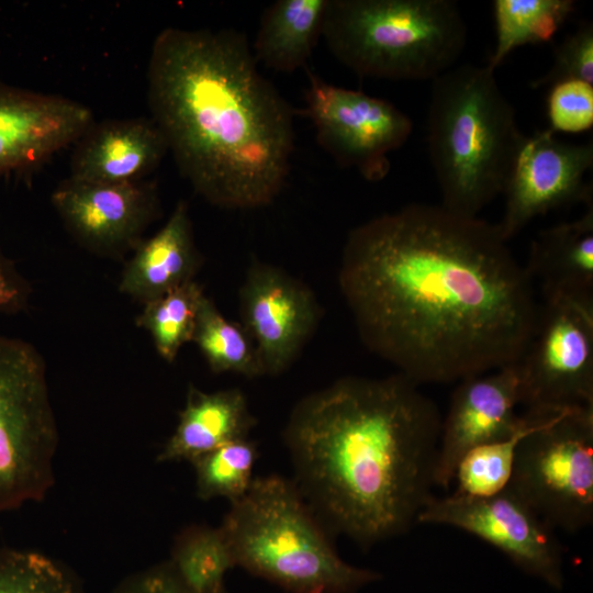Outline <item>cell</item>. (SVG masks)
I'll use <instances>...</instances> for the list:
<instances>
[{
    "label": "cell",
    "instance_id": "6da1fadb",
    "mask_svg": "<svg viewBox=\"0 0 593 593\" xmlns=\"http://www.w3.org/2000/svg\"><path fill=\"white\" fill-rule=\"evenodd\" d=\"M338 282L363 345L418 385L515 363L539 310L496 224L440 204L354 227Z\"/></svg>",
    "mask_w": 593,
    "mask_h": 593
},
{
    "label": "cell",
    "instance_id": "7a4b0ae2",
    "mask_svg": "<svg viewBox=\"0 0 593 593\" xmlns=\"http://www.w3.org/2000/svg\"><path fill=\"white\" fill-rule=\"evenodd\" d=\"M418 387L348 376L292 409L293 482L331 534L368 548L409 532L434 496L443 417Z\"/></svg>",
    "mask_w": 593,
    "mask_h": 593
},
{
    "label": "cell",
    "instance_id": "3957f363",
    "mask_svg": "<svg viewBox=\"0 0 593 593\" xmlns=\"http://www.w3.org/2000/svg\"><path fill=\"white\" fill-rule=\"evenodd\" d=\"M147 100L179 171L209 203L251 210L278 197L294 150L293 111L259 72L244 34L161 30Z\"/></svg>",
    "mask_w": 593,
    "mask_h": 593
},
{
    "label": "cell",
    "instance_id": "277c9868",
    "mask_svg": "<svg viewBox=\"0 0 593 593\" xmlns=\"http://www.w3.org/2000/svg\"><path fill=\"white\" fill-rule=\"evenodd\" d=\"M525 136L490 66L456 65L433 79L426 139L440 205L478 216L503 193Z\"/></svg>",
    "mask_w": 593,
    "mask_h": 593
},
{
    "label": "cell",
    "instance_id": "5b68a950",
    "mask_svg": "<svg viewBox=\"0 0 593 593\" xmlns=\"http://www.w3.org/2000/svg\"><path fill=\"white\" fill-rule=\"evenodd\" d=\"M221 527L236 566L289 593H356L381 578L343 560L295 483L277 474L254 478Z\"/></svg>",
    "mask_w": 593,
    "mask_h": 593
},
{
    "label": "cell",
    "instance_id": "8992f818",
    "mask_svg": "<svg viewBox=\"0 0 593 593\" xmlns=\"http://www.w3.org/2000/svg\"><path fill=\"white\" fill-rule=\"evenodd\" d=\"M323 36L359 77L432 81L457 65L468 29L452 0H328Z\"/></svg>",
    "mask_w": 593,
    "mask_h": 593
},
{
    "label": "cell",
    "instance_id": "52a82bcc",
    "mask_svg": "<svg viewBox=\"0 0 593 593\" xmlns=\"http://www.w3.org/2000/svg\"><path fill=\"white\" fill-rule=\"evenodd\" d=\"M57 446L43 356L24 339L0 335V512L46 495Z\"/></svg>",
    "mask_w": 593,
    "mask_h": 593
},
{
    "label": "cell",
    "instance_id": "ba28073f",
    "mask_svg": "<svg viewBox=\"0 0 593 593\" xmlns=\"http://www.w3.org/2000/svg\"><path fill=\"white\" fill-rule=\"evenodd\" d=\"M507 488L555 530L593 522V407L561 413L526 435Z\"/></svg>",
    "mask_w": 593,
    "mask_h": 593
},
{
    "label": "cell",
    "instance_id": "9c48e42d",
    "mask_svg": "<svg viewBox=\"0 0 593 593\" xmlns=\"http://www.w3.org/2000/svg\"><path fill=\"white\" fill-rule=\"evenodd\" d=\"M515 363L525 413L549 417L593 407V306L542 300Z\"/></svg>",
    "mask_w": 593,
    "mask_h": 593
},
{
    "label": "cell",
    "instance_id": "30bf717a",
    "mask_svg": "<svg viewBox=\"0 0 593 593\" xmlns=\"http://www.w3.org/2000/svg\"><path fill=\"white\" fill-rule=\"evenodd\" d=\"M307 78L302 114L315 127L317 143L367 181L384 179L391 168L389 154L413 131L411 118L384 99L337 87L312 70Z\"/></svg>",
    "mask_w": 593,
    "mask_h": 593
},
{
    "label": "cell",
    "instance_id": "8fae6325",
    "mask_svg": "<svg viewBox=\"0 0 593 593\" xmlns=\"http://www.w3.org/2000/svg\"><path fill=\"white\" fill-rule=\"evenodd\" d=\"M417 524L462 529L503 552L516 567L556 590L563 586L562 546L549 526L507 486L486 497L433 496Z\"/></svg>",
    "mask_w": 593,
    "mask_h": 593
},
{
    "label": "cell",
    "instance_id": "7c38bea8",
    "mask_svg": "<svg viewBox=\"0 0 593 593\" xmlns=\"http://www.w3.org/2000/svg\"><path fill=\"white\" fill-rule=\"evenodd\" d=\"M592 166V142H563L549 127L525 136L503 190L505 208L496 224L502 237L508 242L534 219L592 200L585 182Z\"/></svg>",
    "mask_w": 593,
    "mask_h": 593
},
{
    "label": "cell",
    "instance_id": "4fadbf2b",
    "mask_svg": "<svg viewBox=\"0 0 593 593\" xmlns=\"http://www.w3.org/2000/svg\"><path fill=\"white\" fill-rule=\"evenodd\" d=\"M238 300L240 325L256 347L264 376L284 372L320 322L314 292L283 269L254 258Z\"/></svg>",
    "mask_w": 593,
    "mask_h": 593
},
{
    "label": "cell",
    "instance_id": "5bb4252c",
    "mask_svg": "<svg viewBox=\"0 0 593 593\" xmlns=\"http://www.w3.org/2000/svg\"><path fill=\"white\" fill-rule=\"evenodd\" d=\"M51 200L79 244L114 258L133 251L160 213L157 187L146 180L104 184L68 178L55 189Z\"/></svg>",
    "mask_w": 593,
    "mask_h": 593
},
{
    "label": "cell",
    "instance_id": "9a60e30c",
    "mask_svg": "<svg viewBox=\"0 0 593 593\" xmlns=\"http://www.w3.org/2000/svg\"><path fill=\"white\" fill-rule=\"evenodd\" d=\"M521 405L516 363L467 377L455 389L443 418L435 468V485L452 483L456 467L471 448L512 436L529 419Z\"/></svg>",
    "mask_w": 593,
    "mask_h": 593
},
{
    "label": "cell",
    "instance_id": "2e32d148",
    "mask_svg": "<svg viewBox=\"0 0 593 593\" xmlns=\"http://www.w3.org/2000/svg\"><path fill=\"white\" fill-rule=\"evenodd\" d=\"M93 123L92 111L80 102L0 82V174L43 163Z\"/></svg>",
    "mask_w": 593,
    "mask_h": 593
},
{
    "label": "cell",
    "instance_id": "e0dca14e",
    "mask_svg": "<svg viewBox=\"0 0 593 593\" xmlns=\"http://www.w3.org/2000/svg\"><path fill=\"white\" fill-rule=\"evenodd\" d=\"M69 178L88 183H131L145 180L168 153L152 119L93 123L75 143Z\"/></svg>",
    "mask_w": 593,
    "mask_h": 593
},
{
    "label": "cell",
    "instance_id": "ac0fdd59",
    "mask_svg": "<svg viewBox=\"0 0 593 593\" xmlns=\"http://www.w3.org/2000/svg\"><path fill=\"white\" fill-rule=\"evenodd\" d=\"M201 265L189 206L181 200L165 225L133 250L121 275L119 290L145 305L194 280Z\"/></svg>",
    "mask_w": 593,
    "mask_h": 593
},
{
    "label": "cell",
    "instance_id": "d6986e66",
    "mask_svg": "<svg viewBox=\"0 0 593 593\" xmlns=\"http://www.w3.org/2000/svg\"><path fill=\"white\" fill-rule=\"evenodd\" d=\"M580 217L540 231L525 267L542 300L567 299L593 306V200Z\"/></svg>",
    "mask_w": 593,
    "mask_h": 593
},
{
    "label": "cell",
    "instance_id": "ffe728a7",
    "mask_svg": "<svg viewBox=\"0 0 593 593\" xmlns=\"http://www.w3.org/2000/svg\"><path fill=\"white\" fill-rule=\"evenodd\" d=\"M256 419L239 389L203 392L190 384L179 422L159 461H193L227 443L248 438Z\"/></svg>",
    "mask_w": 593,
    "mask_h": 593
},
{
    "label": "cell",
    "instance_id": "44dd1931",
    "mask_svg": "<svg viewBox=\"0 0 593 593\" xmlns=\"http://www.w3.org/2000/svg\"><path fill=\"white\" fill-rule=\"evenodd\" d=\"M328 0H278L266 8L254 43L257 63L280 72L305 67L323 35Z\"/></svg>",
    "mask_w": 593,
    "mask_h": 593
},
{
    "label": "cell",
    "instance_id": "7402d4cb",
    "mask_svg": "<svg viewBox=\"0 0 593 593\" xmlns=\"http://www.w3.org/2000/svg\"><path fill=\"white\" fill-rule=\"evenodd\" d=\"M495 46L488 66L495 68L524 45L551 41L575 10L572 0H494Z\"/></svg>",
    "mask_w": 593,
    "mask_h": 593
},
{
    "label": "cell",
    "instance_id": "603a6c76",
    "mask_svg": "<svg viewBox=\"0 0 593 593\" xmlns=\"http://www.w3.org/2000/svg\"><path fill=\"white\" fill-rule=\"evenodd\" d=\"M192 593H226L225 575L236 561L222 527L192 525L176 538L168 560Z\"/></svg>",
    "mask_w": 593,
    "mask_h": 593
},
{
    "label": "cell",
    "instance_id": "cb8c5ba5",
    "mask_svg": "<svg viewBox=\"0 0 593 593\" xmlns=\"http://www.w3.org/2000/svg\"><path fill=\"white\" fill-rule=\"evenodd\" d=\"M192 342L214 373L232 372L246 378L264 376L247 332L240 324L224 317L206 294L200 302Z\"/></svg>",
    "mask_w": 593,
    "mask_h": 593
},
{
    "label": "cell",
    "instance_id": "d4e9b609",
    "mask_svg": "<svg viewBox=\"0 0 593 593\" xmlns=\"http://www.w3.org/2000/svg\"><path fill=\"white\" fill-rule=\"evenodd\" d=\"M527 415L528 422L512 436L475 446L461 457L452 479L457 485L452 494L486 497L506 489L521 440L557 416Z\"/></svg>",
    "mask_w": 593,
    "mask_h": 593
},
{
    "label": "cell",
    "instance_id": "484cf974",
    "mask_svg": "<svg viewBox=\"0 0 593 593\" xmlns=\"http://www.w3.org/2000/svg\"><path fill=\"white\" fill-rule=\"evenodd\" d=\"M203 288L189 281L144 305L136 325L147 331L159 356L174 362L183 345L192 342Z\"/></svg>",
    "mask_w": 593,
    "mask_h": 593
},
{
    "label": "cell",
    "instance_id": "4316f807",
    "mask_svg": "<svg viewBox=\"0 0 593 593\" xmlns=\"http://www.w3.org/2000/svg\"><path fill=\"white\" fill-rule=\"evenodd\" d=\"M257 457L256 444L243 438L195 458L191 463L195 471L197 495L201 500H238L254 480L253 469Z\"/></svg>",
    "mask_w": 593,
    "mask_h": 593
},
{
    "label": "cell",
    "instance_id": "83f0119b",
    "mask_svg": "<svg viewBox=\"0 0 593 593\" xmlns=\"http://www.w3.org/2000/svg\"><path fill=\"white\" fill-rule=\"evenodd\" d=\"M0 593H79L57 562L34 551L0 549Z\"/></svg>",
    "mask_w": 593,
    "mask_h": 593
},
{
    "label": "cell",
    "instance_id": "f1b7e54d",
    "mask_svg": "<svg viewBox=\"0 0 593 593\" xmlns=\"http://www.w3.org/2000/svg\"><path fill=\"white\" fill-rule=\"evenodd\" d=\"M550 68L530 81L533 89L580 80L593 85V24L583 21L553 49Z\"/></svg>",
    "mask_w": 593,
    "mask_h": 593
},
{
    "label": "cell",
    "instance_id": "f546056e",
    "mask_svg": "<svg viewBox=\"0 0 593 593\" xmlns=\"http://www.w3.org/2000/svg\"><path fill=\"white\" fill-rule=\"evenodd\" d=\"M547 116L552 132L580 133L593 125V85L569 80L550 87Z\"/></svg>",
    "mask_w": 593,
    "mask_h": 593
},
{
    "label": "cell",
    "instance_id": "4dcf8cb0",
    "mask_svg": "<svg viewBox=\"0 0 593 593\" xmlns=\"http://www.w3.org/2000/svg\"><path fill=\"white\" fill-rule=\"evenodd\" d=\"M111 593H192L177 577L169 561L123 579ZM227 593V592H226Z\"/></svg>",
    "mask_w": 593,
    "mask_h": 593
},
{
    "label": "cell",
    "instance_id": "1f68e13d",
    "mask_svg": "<svg viewBox=\"0 0 593 593\" xmlns=\"http://www.w3.org/2000/svg\"><path fill=\"white\" fill-rule=\"evenodd\" d=\"M31 298V286L14 262L0 250V313L24 311Z\"/></svg>",
    "mask_w": 593,
    "mask_h": 593
}]
</instances>
